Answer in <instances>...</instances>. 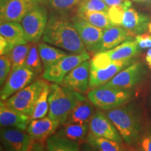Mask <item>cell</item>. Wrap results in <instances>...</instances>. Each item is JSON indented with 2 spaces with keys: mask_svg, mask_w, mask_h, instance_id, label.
Wrapping results in <instances>:
<instances>
[{
  "mask_svg": "<svg viewBox=\"0 0 151 151\" xmlns=\"http://www.w3.org/2000/svg\"><path fill=\"white\" fill-rule=\"evenodd\" d=\"M43 41L73 54L86 51V48L72 22L62 17L48 19L43 35Z\"/></svg>",
  "mask_w": 151,
  "mask_h": 151,
  "instance_id": "6da1fadb",
  "label": "cell"
},
{
  "mask_svg": "<svg viewBox=\"0 0 151 151\" xmlns=\"http://www.w3.org/2000/svg\"><path fill=\"white\" fill-rule=\"evenodd\" d=\"M127 144L134 145L139 141L141 132V114L133 105L124 104L106 113Z\"/></svg>",
  "mask_w": 151,
  "mask_h": 151,
  "instance_id": "7a4b0ae2",
  "label": "cell"
},
{
  "mask_svg": "<svg viewBox=\"0 0 151 151\" xmlns=\"http://www.w3.org/2000/svg\"><path fill=\"white\" fill-rule=\"evenodd\" d=\"M86 98L81 93L73 91L61 85L52 83L50 86L48 95V117L63 124L73 109Z\"/></svg>",
  "mask_w": 151,
  "mask_h": 151,
  "instance_id": "3957f363",
  "label": "cell"
},
{
  "mask_svg": "<svg viewBox=\"0 0 151 151\" xmlns=\"http://www.w3.org/2000/svg\"><path fill=\"white\" fill-rule=\"evenodd\" d=\"M133 96L131 90H123L103 85L88 92V99L101 110L109 111L126 104Z\"/></svg>",
  "mask_w": 151,
  "mask_h": 151,
  "instance_id": "277c9868",
  "label": "cell"
},
{
  "mask_svg": "<svg viewBox=\"0 0 151 151\" xmlns=\"http://www.w3.org/2000/svg\"><path fill=\"white\" fill-rule=\"evenodd\" d=\"M46 84V81L41 79L34 81L4 101L15 111L31 117L36 101Z\"/></svg>",
  "mask_w": 151,
  "mask_h": 151,
  "instance_id": "5b68a950",
  "label": "cell"
},
{
  "mask_svg": "<svg viewBox=\"0 0 151 151\" xmlns=\"http://www.w3.org/2000/svg\"><path fill=\"white\" fill-rule=\"evenodd\" d=\"M90 58V55L86 50L79 54H69L53 65L46 68L42 75L43 78L60 85L65 77L71 70L84 61L89 60Z\"/></svg>",
  "mask_w": 151,
  "mask_h": 151,
  "instance_id": "8992f818",
  "label": "cell"
},
{
  "mask_svg": "<svg viewBox=\"0 0 151 151\" xmlns=\"http://www.w3.org/2000/svg\"><path fill=\"white\" fill-rule=\"evenodd\" d=\"M48 13L43 5L35 7L20 22L28 43H37L43 37L48 23Z\"/></svg>",
  "mask_w": 151,
  "mask_h": 151,
  "instance_id": "52a82bcc",
  "label": "cell"
},
{
  "mask_svg": "<svg viewBox=\"0 0 151 151\" xmlns=\"http://www.w3.org/2000/svg\"><path fill=\"white\" fill-rule=\"evenodd\" d=\"M0 137L4 151H30L35 143L27 132L14 127H1Z\"/></svg>",
  "mask_w": 151,
  "mask_h": 151,
  "instance_id": "ba28073f",
  "label": "cell"
},
{
  "mask_svg": "<svg viewBox=\"0 0 151 151\" xmlns=\"http://www.w3.org/2000/svg\"><path fill=\"white\" fill-rule=\"evenodd\" d=\"M46 2V0H8L1 6V22H20L32 9Z\"/></svg>",
  "mask_w": 151,
  "mask_h": 151,
  "instance_id": "9c48e42d",
  "label": "cell"
},
{
  "mask_svg": "<svg viewBox=\"0 0 151 151\" xmlns=\"http://www.w3.org/2000/svg\"><path fill=\"white\" fill-rule=\"evenodd\" d=\"M36 76L35 73L25 66L11 71L9 78L1 89V101H5L13 94L29 86Z\"/></svg>",
  "mask_w": 151,
  "mask_h": 151,
  "instance_id": "30bf717a",
  "label": "cell"
},
{
  "mask_svg": "<svg viewBox=\"0 0 151 151\" xmlns=\"http://www.w3.org/2000/svg\"><path fill=\"white\" fill-rule=\"evenodd\" d=\"M71 22L78 32L86 50L91 52H98L104 29L92 25L78 15L71 18Z\"/></svg>",
  "mask_w": 151,
  "mask_h": 151,
  "instance_id": "8fae6325",
  "label": "cell"
},
{
  "mask_svg": "<svg viewBox=\"0 0 151 151\" xmlns=\"http://www.w3.org/2000/svg\"><path fill=\"white\" fill-rule=\"evenodd\" d=\"M144 74L145 69L142 64L134 62L117 73L104 85L123 90H131L140 83Z\"/></svg>",
  "mask_w": 151,
  "mask_h": 151,
  "instance_id": "7c38bea8",
  "label": "cell"
},
{
  "mask_svg": "<svg viewBox=\"0 0 151 151\" xmlns=\"http://www.w3.org/2000/svg\"><path fill=\"white\" fill-rule=\"evenodd\" d=\"M89 133L120 143L123 140L108 116L100 111H96L92 116L89 123Z\"/></svg>",
  "mask_w": 151,
  "mask_h": 151,
  "instance_id": "4fadbf2b",
  "label": "cell"
},
{
  "mask_svg": "<svg viewBox=\"0 0 151 151\" xmlns=\"http://www.w3.org/2000/svg\"><path fill=\"white\" fill-rule=\"evenodd\" d=\"M90 61H84L68 73L60 85L79 93H86L90 88Z\"/></svg>",
  "mask_w": 151,
  "mask_h": 151,
  "instance_id": "5bb4252c",
  "label": "cell"
},
{
  "mask_svg": "<svg viewBox=\"0 0 151 151\" xmlns=\"http://www.w3.org/2000/svg\"><path fill=\"white\" fill-rule=\"evenodd\" d=\"M134 62V61L133 59L115 61L107 67L101 69H96L90 65L89 78V88L90 90L107 83L117 73Z\"/></svg>",
  "mask_w": 151,
  "mask_h": 151,
  "instance_id": "9a60e30c",
  "label": "cell"
},
{
  "mask_svg": "<svg viewBox=\"0 0 151 151\" xmlns=\"http://www.w3.org/2000/svg\"><path fill=\"white\" fill-rule=\"evenodd\" d=\"M31 120L30 116L15 111L4 101H1L0 123L1 127H14L25 131Z\"/></svg>",
  "mask_w": 151,
  "mask_h": 151,
  "instance_id": "2e32d148",
  "label": "cell"
},
{
  "mask_svg": "<svg viewBox=\"0 0 151 151\" xmlns=\"http://www.w3.org/2000/svg\"><path fill=\"white\" fill-rule=\"evenodd\" d=\"M60 123L50 117L32 120L27 128V132L34 141L41 142L54 134Z\"/></svg>",
  "mask_w": 151,
  "mask_h": 151,
  "instance_id": "e0dca14e",
  "label": "cell"
},
{
  "mask_svg": "<svg viewBox=\"0 0 151 151\" xmlns=\"http://www.w3.org/2000/svg\"><path fill=\"white\" fill-rule=\"evenodd\" d=\"M130 35L127 30L120 26L114 25L104 29L98 52L108 51L114 48L129 39Z\"/></svg>",
  "mask_w": 151,
  "mask_h": 151,
  "instance_id": "ac0fdd59",
  "label": "cell"
},
{
  "mask_svg": "<svg viewBox=\"0 0 151 151\" xmlns=\"http://www.w3.org/2000/svg\"><path fill=\"white\" fill-rule=\"evenodd\" d=\"M149 18L146 15L138 12L135 9L130 7L125 11L122 27L129 34L140 35L148 28Z\"/></svg>",
  "mask_w": 151,
  "mask_h": 151,
  "instance_id": "d6986e66",
  "label": "cell"
},
{
  "mask_svg": "<svg viewBox=\"0 0 151 151\" xmlns=\"http://www.w3.org/2000/svg\"><path fill=\"white\" fill-rule=\"evenodd\" d=\"M0 36L8 41L13 48L18 45L28 43L21 24L18 22H1Z\"/></svg>",
  "mask_w": 151,
  "mask_h": 151,
  "instance_id": "ffe728a7",
  "label": "cell"
},
{
  "mask_svg": "<svg viewBox=\"0 0 151 151\" xmlns=\"http://www.w3.org/2000/svg\"><path fill=\"white\" fill-rule=\"evenodd\" d=\"M140 48L136 40H127L111 49L105 51L111 62L127 60L133 58L139 52Z\"/></svg>",
  "mask_w": 151,
  "mask_h": 151,
  "instance_id": "44dd1931",
  "label": "cell"
},
{
  "mask_svg": "<svg viewBox=\"0 0 151 151\" xmlns=\"http://www.w3.org/2000/svg\"><path fill=\"white\" fill-rule=\"evenodd\" d=\"M94 114V104L87 99L78 104L68 117L67 122L81 124H89Z\"/></svg>",
  "mask_w": 151,
  "mask_h": 151,
  "instance_id": "7402d4cb",
  "label": "cell"
},
{
  "mask_svg": "<svg viewBox=\"0 0 151 151\" xmlns=\"http://www.w3.org/2000/svg\"><path fill=\"white\" fill-rule=\"evenodd\" d=\"M89 124H81L66 122L58 131L57 134L69 140L78 142L87 138Z\"/></svg>",
  "mask_w": 151,
  "mask_h": 151,
  "instance_id": "603a6c76",
  "label": "cell"
},
{
  "mask_svg": "<svg viewBox=\"0 0 151 151\" xmlns=\"http://www.w3.org/2000/svg\"><path fill=\"white\" fill-rule=\"evenodd\" d=\"M38 51L44 69L69 55L62 49L47 45L45 43H40L38 45Z\"/></svg>",
  "mask_w": 151,
  "mask_h": 151,
  "instance_id": "cb8c5ba5",
  "label": "cell"
},
{
  "mask_svg": "<svg viewBox=\"0 0 151 151\" xmlns=\"http://www.w3.org/2000/svg\"><path fill=\"white\" fill-rule=\"evenodd\" d=\"M47 151H81L78 142H76L58 134H52L46 139Z\"/></svg>",
  "mask_w": 151,
  "mask_h": 151,
  "instance_id": "d4e9b609",
  "label": "cell"
},
{
  "mask_svg": "<svg viewBox=\"0 0 151 151\" xmlns=\"http://www.w3.org/2000/svg\"><path fill=\"white\" fill-rule=\"evenodd\" d=\"M77 15L92 25L102 29L114 26L110 21L107 11H86Z\"/></svg>",
  "mask_w": 151,
  "mask_h": 151,
  "instance_id": "484cf974",
  "label": "cell"
},
{
  "mask_svg": "<svg viewBox=\"0 0 151 151\" xmlns=\"http://www.w3.org/2000/svg\"><path fill=\"white\" fill-rule=\"evenodd\" d=\"M87 143L98 151H122L121 143L109 140L105 138L96 137L88 133L86 138Z\"/></svg>",
  "mask_w": 151,
  "mask_h": 151,
  "instance_id": "4316f807",
  "label": "cell"
},
{
  "mask_svg": "<svg viewBox=\"0 0 151 151\" xmlns=\"http://www.w3.org/2000/svg\"><path fill=\"white\" fill-rule=\"evenodd\" d=\"M49 92H50V85L47 83V84L43 88L42 92L36 101L32 113L31 115L32 120H37V119L45 118L47 113L48 114Z\"/></svg>",
  "mask_w": 151,
  "mask_h": 151,
  "instance_id": "83f0119b",
  "label": "cell"
},
{
  "mask_svg": "<svg viewBox=\"0 0 151 151\" xmlns=\"http://www.w3.org/2000/svg\"><path fill=\"white\" fill-rule=\"evenodd\" d=\"M30 47H31V43L18 45V46H15L11 50V51L7 54L10 58L11 63H12V71L24 67Z\"/></svg>",
  "mask_w": 151,
  "mask_h": 151,
  "instance_id": "f1b7e54d",
  "label": "cell"
},
{
  "mask_svg": "<svg viewBox=\"0 0 151 151\" xmlns=\"http://www.w3.org/2000/svg\"><path fill=\"white\" fill-rule=\"evenodd\" d=\"M42 61L38 51V46L37 43H31L29 51L28 52L25 60L24 66L28 69L32 71L36 76L39 75L43 71V66H42Z\"/></svg>",
  "mask_w": 151,
  "mask_h": 151,
  "instance_id": "f546056e",
  "label": "cell"
},
{
  "mask_svg": "<svg viewBox=\"0 0 151 151\" xmlns=\"http://www.w3.org/2000/svg\"><path fill=\"white\" fill-rule=\"evenodd\" d=\"M131 5L132 1L130 0H125L122 4L109 7L107 12H108L110 21L113 25H121L124 13L128 9L131 7Z\"/></svg>",
  "mask_w": 151,
  "mask_h": 151,
  "instance_id": "4dcf8cb0",
  "label": "cell"
},
{
  "mask_svg": "<svg viewBox=\"0 0 151 151\" xmlns=\"http://www.w3.org/2000/svg\"><path fill=\"white\" fill-rule=\"evenodd\" d=\"M109 7L104 0H81L77 14L86 11H108Z\"/></svg>",
  "mask_w": 151,
  "mask_h": 151,
  "instance_id": "1f68e13d",
  "label": "cell"
},
{
  "mask_svg": "<svg viewBox=\"0 0 151 151\" xmlns=\"http://www.w3.org/2000/svg\"><path fill=\"white\" fill-rule=\"evenodd\" d=\"M52 9L61 14L69 12L76 6H78L81 0H46Z\"/></svg>",
  "mask_w": 151,
  "mask_h": 151,
  "instance_id": "d6a6232c",
  "label": "cell"
},
{
  "mask_svg": "<svg viewBox=\"0 0 151 151\" xmlns=\"http://www.w3.org/2000/svg\"><path fill=\"white\" fill-rule=\"evenodd\" d=\"M12 71V63L8 55H1L0 58V85L2 86L9 78Z\"/></svg>",
  "mask_w": 151,
  "mask_h": 151,
  "instance_id": "836d02e7",
  "label": "cell"
},
{
  "mask_svg": "<svg viewBox=\"0 0 151 151\" xmlns=\"http://www.w3.org/2000/svg\"><path fill=\"white\" fill-rule=\"evenodd\" d=\"M135 40L139 44L140 49L151 48V35L147 33L137 35L135 37Z\"/></svg>",
  "mask_w": 151,
  "mask_h": 151,
  "instance_id": "e575fe53",
  "label": "cell"
},
{
  "mask_svg": "<svg viewBox=\"0 0 151 151\" xmlns=\"http://www.w3.org/2000/svg\"><path fill=\"white\" fill-rule=\"evenodd\" d=\"M139 141L141 150L151 151V129L141 136Z\"/></svg>",
  "mask_w": 151,
  "mask_h": 151,
  "instance_id": "d590c367",
  "label": "cell"
},
{
  "mask_svg": "<svg viewBox=\"0 0 151 151\" xmlns=\"http://www.w3.org/2000/svg\"><path fill=\"white\" fill-rule=\"evenodd\" d=\"M13 48L10 46L8 41L4 38L2 36H0V54L1 55H7L11 51Z\"/></svg>",
  "mask_w": 151,
  "mask_h": 151,
  "instance_id": "8d00e7d4",
  "label": "cell"
},
{
  "mask_svg": "<svg viewBox=\"0 0 151 151\" xmlns=\"http://www.w3.org/2000/svg\"><path fill=\"white\" fill-rule=\"evenodd\" d=\"M104 2L109 7L113 6H118L122 4L125 0H104Z\"/></svg>",
  "mask_w": 151,
  "mask_h": 151,
  "instance_id": "74e56055",
  "label": "cell"
},
{
  "mask_svg": "<svg viewBox=\"0 0 151 151\" xmlns=\"http://www.w3.org/2000/svg\"><path fill=\"white\" fill-rule=\"evenodd\" d=\"M30 151H45L43 146L41 143L39 142H35L33 143L32 147Z\"/></svg>",
  "mask_w": 151,
  "mask_h": 151,
  "instance_id": "f35d334b",
  "label": "cell"
},
{
  "mask_svg": "<svg viewBox=\"0 0 151 151\" xmlns=\"http://www.w3.org/2000/svg\"><path fill=\"white\" fill-rule=\"evenodd\" d=\"M122 151H142L141 148H138L137 147L134 146L133 145H129L127 144L123 146L122 148Z\"/></svg>",
  "mask_w": 151,
  "mask_h": 151,
  "instance_id": "ab89813d",
  "label": "cell"
},
{
  "mask_svg": "<svg viewBox=\"0 0 151 151\" xmlns=\"http://www.w3.org/2000/svg\"><path fill=\"white\" fill-rule=\"evenodd\" d=\"M145 60H146V62L148 67L151 69V48L148 49V50L147 51Z\"/></svg>",
  "mask_w": 151,
  "mask_h": 151,
  "instance_id": "60d3db41",
  "label": "cell"
},
{
  "mask_svg": "<svg viewBox=\"0 0 151 151\" xmlns=\"http://www.w3.org/2000/svg\"><path fill=\"white\" fill-rule=\"evenodd\" d=\"M81 151H98V150H96L95 148H94L93 147L90 146V145L88 143V145L87 144L84 145V146H83L82 150H81Z\"/></svg>",
  "mask_w": 151,
  "mask_h": 151,
  "instance_id": "b9f144b4",
  "label": "cell"
},
{
  "mask_svg": "<svg viewBox=\"0 0 151 151\" xmlns=\"http://www.w3.org/2000/svg\"><path fill=\"white\" fill-rule=\"evenodd\" d=\"M133 1H136V2L139 3H146V2H150L151 0H133Z\"/></svg>",
  "mask_w": 151,
  "mask_h": 151,
  "instance_id": "7bdbcfd3",
  "label": "cell"
},
{
  "mask_svg": "<svg viewBox=\"0 0 151 151\" xmlns=\"http://www.w3.org/2000/svg\"><path fill=\"white\" fill-rule=\"evenodd\" d=\"M8 0H1V6H3L6 4V3L7 2Z\"/></svg>",
  "mask_w": 151,
  "mask_h": 151,
  "instance_id": "ee69618b",
  "label": "cell"
},
{
  "mask_svg": "<svg viewBox=\"0 0 151 151\" xmlns=\"http://www.w3.org/2000/svg\"><path fill=\"white\" fill-rule=\"evenodd\" d=\"M148 29L149 32L151 34V22H149V24H148Z\"/></svg>",
  "mask_w": 151,
  "mask_h": 151,
  "instance_id": "f6af8a7d",
  "label": "cell"
}]
</instances>
